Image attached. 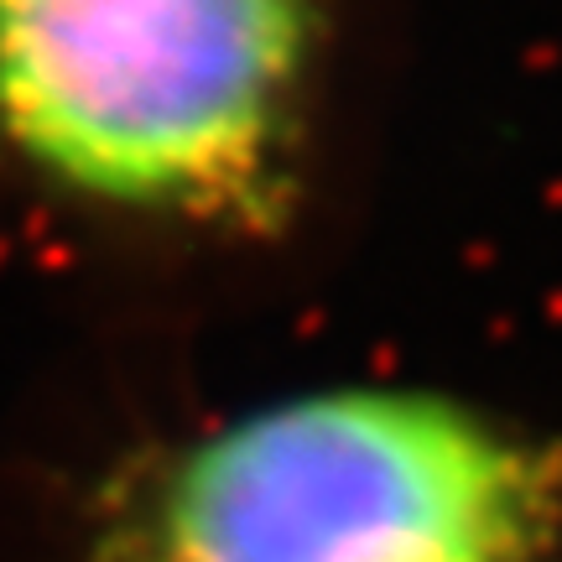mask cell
I'll use <instances>...</instances> for the list:
<instances>
[{"mask_svg":"<svg viewBox=\"0 0 562 562\" xmlns=\"http://www.w3.org/2000/svg\"><path fill=\"white\" fill-rule=\"evenodd\" d=\"M0 562H562V406L406 360L115 370L0 453Z\"/></svg>","mask_w":562,"mask_h":562,"instance_id":"cell-2","label":"cell"},{"mask_svg":"<svg viewBox=\"0 0 562 562\" xmlns=\"http://www.w3.org/2000/svg\"><path fill=\"white\" fill-rule=\"evenodd\" d=\"M402 0H0V256L121 313H240L355 245Z\"/></svg>","mask_w":562,"mask_h":562,"instance_id":"cell-1","label":"cell"}]
</instances>
